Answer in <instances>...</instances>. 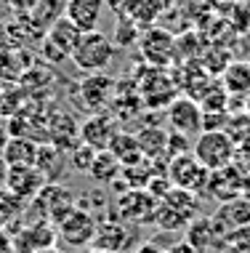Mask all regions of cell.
Wrapping results in <instances>:
<instances>
[{
	"label": "cell",
	"mask_w": 250,
	"mask_h": 253,
	"mask_svg": "<svg viewBox=\"0 0 250 253\" xmlns=\"http://www.w3.org/2000/svg\"><path fill=\"white\" fill-rule=\"evenodd\" d=\"M197 205H200V197L189 189H179L173 187L163 200L157 203L154 208V218L152 224H157L163 232H176V229H186V224L192 221L197 213Z\"/></svg>",
	"instance_id": "6da1fadb"
},
{
	"label": "cell",
	"mask_w": 250,
	"mask_h": 253,
	"mask_svg": "<svg viewBox=\"0 0 250 253\" xmlns=\"http://www.w3.org/2000/svg\"><path fill=\"white\" fill-rule=\"evenodd\" d=\"M117 56V45L109 35L93 30V32H83L75 53H72V64L77 67L80 72L93 75V72H104L107 67Z\"/></svg>",
	"instance_id": "7a4b0ae2"
},
{
	"label": "cell",
	"mask_w": 250,
	"mask_h": 253,
	"mask_svg": "<svg viewBox=\"0 0 250 253\" xmlns=\"http://www.w3.org/2000/svg\"><path fill=\"white\" fill-rule=\"evenodd\" d=\"M136 88L139 96L144 101V109H168V104L179 96V83L168 75L165 70H157V67H146L141 64L136 72Z\"/></svg>",
	"instance_id": "3957f363"
},
{
	"label": "cell",
	"mask_w": 250,
	"mask_h": 253,
	"mask_svg": "<svg viewBox=\"0 0 250 253\" xmlns=\"http://www.w3.org/2000/svg\"><path fill=\"white\" fill-rule=\"evenodd\" d=\"M192 155L205 170H218L234 163L237 144L229 139L226 131H200V136L192 141Z\"/></svg>",
	"instance_id": "277c9868"
},
{
	"label": "cell",
	"mask_w": 250,
	"mask_h": 253,
	"mask_svg": "<svg viewBox=\"0 0 250 253\" xmlns=\"http://www.w3.org/2000/svg\"><path fill=\"white\" fill-rule=\"evenodd\" d=\"M80 38H83V32H80L70 19L67 16L59 19V22L43 35V56H45V61H51V64H62V61L72 59Z\"/></svg>",
	"instance_id": "5b68a950"
},
{
	"label": "cell",
	"mask_w": 250,
	"mask_h": 253,
	"mask_svg": "<svg viewBox=\"0 0 250 253\" xmlns=\"http://www.w3.org/2000/svg\"><path fill=\"white\" fill-rule=\"evenodd\" d=\"M114 216L123 224H149L154 218V208L157 200L146 192V189H125L114 197L112 203Z\"/></svg>",
	"instance_id": "8992f818"
},
{
	"label": "cell",
	"mask_w": 250,
	"mask_h": 253,
	"mask_svg": "<svg viewBox=\"0 0 250 253\" xmlns=\"http://www.w3.org/2000/svg\"><path fill=\"white\" fill-rule=\"evenodd\" d=\"M139 51L146 67L165 70L176 56V38L163 27H146L139 38Z\"/></svg>",
	"instance_id": "52a82bcc"
},
{
	"label": "cell",
	"mask_w": 250,
	"mask_h": 253,
	"mask_svg": "<svg viewBox=\"0 0 250 253\" xmlns=\"http://www.w3.org/2000/svg\"><path fill=\"white\" fill-rule=\"evenodd\" d=\"M93 232H96V218L88 208H80V205H75L64 218L56 221V235L70 248H88L93 240Z\"/></svg>",
	"instance_id": "ba28073f"
},
{
	"label": "cell",
	"mask_w": 250,
	"mask_h": 253,
	"mask_svg": "<svg viewBox=\"0 0 250 253\" xmlns=\"http://www.w3.org/2000/svg\"><path fill=\"white\" fill-rule=\"evenodd\" d=\"M245 181H248V170L242 168L240 163H229V166L208 173L205 195L215 197L218 203H229V200H234V197H242Z\"/></svg>",
	"instance_id": "9c48e42d"
},
{
	"label": "cell",
	"mask_w": 250,
	"mask_h": 253,
	"mask_svg": "<svg viewBox=\"0 0 250 253\" xmlns=\"http://www.w3.org/2000/svg\"><path fill=\"white\" fill-rule=\"evenodd\" d=\"M208 173L211 170H205L200 166L197 160H194V155H179L173 157V160H168V168H165V176L171 179L173 187L179 189H189V192L194 195H205V184H208Z\"/></svg>",
	"instance_id": "30bf717a"
},
{
	"label": "cell",
	"mask_w": 250,
	"mask_h": 253,
	"mask_svg": "<svg viewBox=\"0 0 250 253\" xmlns=\"http://www.w3.org/2000/svg\"><path fill=\"white\" fill-rule=\"evenodd\" d=\"M114 85L117 80L109 78L104 72H93V75H85L83 83L77 85V101L83 104L88 112H104L109 107V101L114 96Z\"/></svg>",
	"instance_id": "8fae6325"
},
{
	"label": "cell",
	"mask_w": 250,
	"mask_h": 253,
	"mask_svg": "<svg viewBox=\"0 0 250 253\" xmlns=\"http://www.w3.org/2000/svg\"><path fill=\"white\" fill-rule=\"evenodd\" d=\"M117 120L112 118L109 112H93L80 123L77 128V139L80 144L91 147L93 152H101V149H109L114 133H117Z\"/></svg>",
	"instance_id": "7c38bea8"
},
{
	"label": "cell",
	"mask_w": 250,
	"mask_h": 253,
	"mask_svg": "<svg viewBox=\"0 0 250 253\" xmlns=\"http://www.w3.org/2000/svg\"><path fill=\"white\" fill-rule=\"evenodd\" d=\"M165 120H168V126H171V131H176V133H184V136L200 133L202 131V107L194 99L179 93V96L168 104Z\"/></svg>",
	"instance_id": "4fadbf2b"
},
{
	"label": "cell",
	"mask_w": 250,
	"mask_h": 253,
	"mask_svg": "<svg viewBox=\"0 0 250 253\" xmlns=\"http://www.w3.org/2000/svg\"><path fill=\"white\" fill-rule=\"evenodd\" d=\"M211 221L215 227V235H218L221 251H224L226 237L232 235L234 229L248 227L250 224V200H245V197H234V200H229V203H221L218 211L211 216Z\"/></svg>",
	"instance_id": "5bb4252c"
},
{
	"label": "cell",
	"mask_w": 250,
	"mask_h": 253,
	"mask_svg": "<svg viewBox=\"0 0 250 253\" xmlns=\"http://www.w3.org/2000/svg\"><path fill=\"white\" fill-rule=\"evenodd\" d=\"M45 187V176L40 173L35 166H8V179H5V189L16 200H30L37 197V192Z\"/></svg>",
	"instance_id": "9a60e30c"
},
{
	"label": "cell",
	"mask_w": 250,
	"mask_h": 253,
	"mask_svg": "<svg viewBox=\"0 0 250 253\" xmlns=\"http://www.w3.org/2000/svg\"><path fill=\"white\" fill-rule=\"evenodd\" d=\"M88 248L109 251V253H125L131 248V229H128L123 221H117V218L101 221V224H96V232H93V240Z\"/></svg>",
	"instance_id": "2e32d148"
},
{
	"label": "cell",
	"mask_w": 250,
	"mask_h": 253,
	"mask_svg": "<svg viewBox=\"0 0 250 253\" xmlns=\"http://www.w3.org/2000/svg\"><path fill=\"white\" fill-rule=\"evenodd\" d=\"M104 8H107V0H70L67 3V19L80 32H93L99 30Z\"/></svg>",
	"instance_id": "e0dca14e"
},
{
	"label": "cell",
	"mask_w": 250,
	"mask_h": 253,
	"mask_svg": "<svg viewBox=\"0 0 250 253\" xmlns=\"http://www.w3.org/2000/svg\"><path fill=\"white\" fill-rule=\"evenodd\" d=\"M184 240L192 245L197 253H211V251H221L218 245V235L211 221V216H194L184 229Z\"/></svg>",
	"instance_id": "ac0fdd59"
},
{
	"label": "cell",
	"mask_w": 250,
	"mask_h": 253,
	"mask_svg": "<svg viewBox=\"0 0 250 253\" xmlns=\"http://www.w3.org/2000/svg\"><path fill=\"white\" fill-rule=\"evenodd\" d=\"M221 83L232 99L250 101V59H237L221 72Z\"/></svg>",
	"instance_id": "d6986e66"
},
{
	"label": "cell",
	"mask_w": 250,
	"mask_h": 253,
	"mask_svg": "<svg viewBox=\"0 0 250 253\" xmlns=\"http://www.w3.org/2000/svg\"><path fill=\"white\" fill-rule=\"evenodd\" d=\"M37 197H40V203H45L48 218L53 224H56L59 218H64L72 208H75V197H72V192L67 187H62V184H56V181H45V187L37 192Z\"/></svg>",
	"instance_id": "ffe728a7"
},
{
	"label": "cell",
	"mask_w": 250,
	"mask_h": 253,
	"mask_svg": "<svg viewBox=\"0 0 250 253\" xmlns=\"http://www.w3.org/2000/svg\"><path fill=\"white\" fill-rule=\"evenodd\" d=\"M136 141L141 147V155L144 160L157 163V160H168L165 157V147H168V131L160 126H144L136 133Z\"/></svg>",
	"instance_id": "44dd1931"
},
{
	"label": "cell",
	"mask_w": 250,
	"mask_h": 253,
	"mask_svg": "<svg viewBox=\"0 0 250 253\" xmlns=\"http://www.w3.org/2000/svg\"><path fill=\"white\" fill-rule=\"evenodd\" d=\"M40 144L30 139V136H11L8 147L3 152V160L8 166H35Z\"/></svg>",
	"instance_id": "7402d4cb"
},
{
	"label": "cell",
	"mask_w": 250,
	"mask_h": 253,
	"mask_svg": "<svg viewBox=\"0 0 250 253\" xmlns=\"http://www.w3.org/2000/svg\"><path fill=\"white\" fill-rule=\"evenodd\" d=\"M120 173H123V166L117 163V157H114L109 149H101V152H96L91 168H88V176H91L96 184H114V181L120 179Z\"/></svg>",
	"instance_id": "603a6c76"
},
{
	"label": "cell",
	"mask_w": 250,
	"mask_h": 253,
	"mask_svg": "<svg viewBox=\"0 0 250 253\" xmlns=\"http://www.w3.org/2000/svg\"><path fill=\"white\" fill-rule=\"evenodd\" d=\"M109 152L117 157L120 166H136V163L144 160V155H141V147L136 141V133H128V131H117L109 144Z\"/></svg>",
	"instance_id": "cb8c5ba5"
},
{
	"label": "cell",
	"mask_w": 250,
	"mask_h": 253,
	"mask_svg": "<svg viewBox=\"0 0 250 253\" xmlns=\"http://www.w3.org/2000/svg\"><path fill=\"white\" fill-rule=\"evenodd\" d=\"M67 3H70V0H40V3L35 5V11L30 13V19L35 22L37 30L45 35V32H48L59 19L67 16Z\"/></svg>",
	"instance_id": "d4e9b609"
},
{
	"label": "cell",
	"mask_w": 250,
	"mask_h": 253,
	"mask_svg": "<svg viewBox=\"0 0 250 253\" xmlns=\"http://www.w3.org/2000/svg\"><path fill=\"white\" fill-rule=\"evenodd\" d=\"M224 251L226 253H250V224H248V227L234 229L232 235L226 237Z\"/></svg>",
	"instance_id": "484cf974"
},
{
	"label": "cell",
	"mask_w": 250,
	"mask_h": 253,
	"mask_svg": "<svg viewBox=\"0 0 250 253\" xmlns=\"http://www.w3.org/2000/svg\"><path fill=\"white\" fill-rule=\"evenodd\" d=\"M189 152H192V141H189V136L176 133V131L168 133V147H165L168 160H173V157H179V155H189Z\"/></svg>",
	"instance_id": "4316f807"
},
{
	"label": "cell",
	"mask_w": 250,
	"mask_h": 253,
	"mask_svg": "<svg viewBox=\"0 0 250 253\" xmlns=\"http://www.w3.org/2000/svg\"><path fill=\"white\" fill-rule=\"evenodd\" d=\"M139 24L133 19H117V32H114V45H131L136 43Z\"/></svg>",
	"instance_id": "83f0119b"
},
{
	"label": "cell",
	"mask_w": 250,
	"mask_h": 253,
	"mask_svg": "<svg viewBox=\"0 0 250 253\" xmlns=\"http://www.w3.org/2000/svg\"><path fill=\"white\" fill-rule=\"evenodd\" d=\"M93 157H96V152H93L91 147H85V144H77V147L70 152V163L75 166V170H83V173H88V168H91Z\"/></svg>",
	"instance_id": "f1b7e54d"
},
{
	"label": "cell",
	"mask_w": 250,
	"mask_h": 253,
	"mask_svg": "<svg viewBox=\"0 0 250 253\" xmlns=\"http://www.w3.org/2000/svg\"><path fill=\"white\" fill-rule=\"evenodd\" d=\"M139 0H107V5L117 13V19H131L133 8H136Z\"/></svg>",
	"instance_id": "f546056e"
},
{
	"label": "cell",
	"mask_w": 250,
	"mask_h": 253,
	"mask_svg": "<svg viewBox=\"0 0 250 253\" xmlns=\"http://www.w3.org/2000/svg\"><path fill=\"white\" fill-rule=\"evenodd\" d=\"M5 3H8V8L13 13L22 16V13H32V11H35V5L40 3V0H5Z\"/></svg>",
	"instance_id": "4dcf8cb0"
},
{
	"label": "cell",
	"mask_w": 250,
	"mask_h": 253,
	"mask_svg": "<svg viewBox=\"0 0 250 253\" xmlns=\"http://www.w3.org/2000/svg\"><path fill=\"white\" fill-rule=\"evenodd\" d=\"M8 141H11V131H8V126H5V123H0V155L5 152Z\"/></svg>",
	"instance_id": "1f68e13d"
},
{
	"label": "cell",
	"mask_w": 250,
	"mask_h": 253,
	"mask_svg": "<svg viewBox=\"0 0 250 253\" xmlns=\"http://www.w3.org/2000/svg\"><path fill=\"white\" fill-rule=\"evenodd\" d=\"M133 253H165L160 245H154V243H141L139 248H133Z\"/></svg>",
	"instance_id": "d6a6232c"
},
{
	"label": "cell",
	"mask_w": 250,
	"mask_h": 253,
	"mask_svg": "<svg viewBox=\"0 0 250 253\" xmlns=\"http://www.w3.org/2000/svg\"><path fill=\"white\" fill-rule=\"evenodd\" d=\"M165 253H197V251H194L186 240H181V243H176L173 248H171V251H165Z\"/></svg>",
	"instance_id": "836d02e7"
},
{
	"label": "cell",
	"mask_w": 250,
	"mask_h": 253,
	"mask_svg": "<svg viewBox=\"0 0 250 253\" xmlns=\"http://www.w3.org/2000/svg\"><path fill=\"white\" fill-rule=\"evenodd\" d=\"M5 179H8V163H5L3 155H0V189L5 187Z\"/></svg>",
	"instance_id": "e575fe53"
},
{
	"label": "cell",
	"mask_w": 250,
	"mask_h": 253,
	"mask_svg": "<svg viewBox=\"0 0 250 253\" xmlns=\"http://www.w3.org/2000/svg\"><path fill=\"white\" fill-rule=\"evenodd\" d=\"M242 197L250 200V173H248V181H245V189H242Z\"/></svg>",
	"instance_id": "d590c367"
},
{
	"label": "cell",
	"mask_w": 250,
	"mask_h": 253,
	"mask_svg": "<svg viewBox=\"0 0 250 253\" xmlns=\"http://www.w3.org/2000/svg\"><path fill=\"white\" fill-rule=\"evenodd\" d=\"M85 253H109V251H96V248H88Z\"/></svg>",
	"instance_id": "8d00e7d4"
},
{
	"label": "cell",
	"mask_w": 250,
	"mask_h": 253,
	"mask_svg": "<svg viewBox=\"0 0 250 253\" xmlns=\"http://www.w3.org/2000/svg\"><path fill=\"white\" fill-rule=\"evenodd\" d=\"M37 253H56L53 248H43V251H37Z\"/></svg>",
	"instance_id": "74e56055"
},
{
	"label": "cell",
	"mask_w": 250,
	"mask_h": 253,
	"mask_svg": "<svg viewBox=\"0 0 250 253\" xmlns=\"http://www.w3.org/2000/svg\"><path fill=\"white\" fill-rule=\"evenodd\" d=\"M245 112H248V118H250V101H248V104H245Z\"/></svg>",
	"instance_id": "f35d334b"
}]
</instances>
